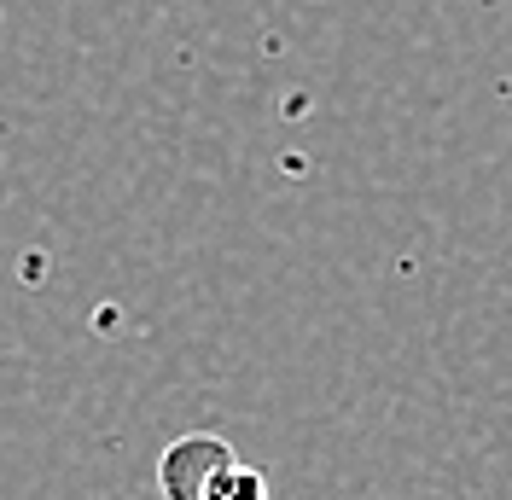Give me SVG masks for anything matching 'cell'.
<instances>
[{"label": "cell", "mask_w": 512, "mask_h": 500, "mask_svg": "<svg viewBox=\"0 0 512 500\" xmlns=\"http://www.w3.org/2000/svg\"><path fill=\"white\" fill-rule=\"evenodd\" d=\"M233 466V448L222 437H210V431H198V437H175L163 448L158 460V489L163 500H204V489L216 483V471Z\"/></svg>", "instance_id": "6da1fadb"}, {"label": "cell", "mask_w": 512, "mask_h": 500, "mask_svg": "<svg viewBox=\"0 0 512 500\" xmlns=\"http://www.w3.org/2000/svg\"><path fill=\"white\" fill-rule=\"evenodd\" d=\"M204 500H274V495H268V477L262 471H251L245 460H233V466L216 471V483L204 489Z\"/></svg>", "instance_id": "7a4b0ae2"}]
</instances>
